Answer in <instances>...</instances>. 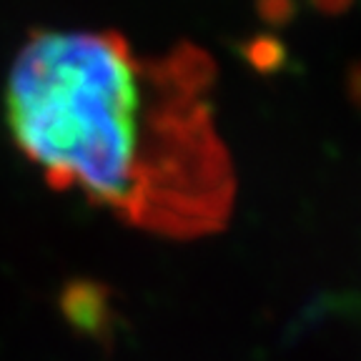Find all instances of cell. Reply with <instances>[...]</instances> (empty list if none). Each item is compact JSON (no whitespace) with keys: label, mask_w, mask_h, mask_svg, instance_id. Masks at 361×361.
I'll use <instances>...</instances> for the list:
<instances>
[{"label":"cell","mask_w":361,"mask_h":361,"mask_svg":"<svg viewBox=\"0 0 361 361\" xmlns=\"http://www.w3.org/2000/svg\"><path fill=\"white\" fill-rule=\"evenodd\" d=\"M211 75L193 45L141 58L113 30H40L8 75V126L56 188L148 231L198 236L224 224L233 198Z\"/></svg>","instance_id":"obj_1"},{"label":"cell","mask_w":361,"mask_h":361,"mask_svg":"<svg viewBox=\"0 0 361 361\" xmlns=\"http://www.w3.org/2000/svg\"><path fill=\"white\" fill-rule=\"evenodd\" d=\"M63 311L68 322L75 324L83 334H101L108 324V301L103 288L96 283H75L66 288Z\"/></svg>","instance_id":"obj_2"},{"label":"cell","mask_w":361,"mask_h":361,"mask_svg":"<svg viewBox=\"0 0 361 361\" xmlns=\"http://www.w3.org/2000/svg\"><path fill=\"white\" fill-rule=\"evenodd\" d=\"M243 56L251 66L259 71V73H274L279 68L283 66V45L279 43L276 38H271V35H256L246 43L243 48Z\"/></svg>","instance_id":"obj_3"},{"label":"cell","mask_w":361,"mask_h":361,"mask_svg":"<svg viewBox=\"0 0 361 361\" xmlns=\"http://www.w3.org/2000/svg\"><path fill=\"white\" fill-rule=\"evenodd\" d=\"M259 13L271 25L288 23L293 16V0H259Z\"/></svg>","instance_id":"obj_4"},{"label":"cell","mask_w":361,"mask_h":361,"mask_svg":"<svg viewBox=\"0 0 361 361\" xmlns=\"http://www.w3.org/2000/svg\"><path fill=\"white\" fill-rule=\"evenodd\" d=\"M311 3L324 13H341L351 6V0H311Z\"/></svg>","instance_id":"obj_5"},{"label":"cell","mask_w":361,"mask_h":361,"mask_svg":"<svg viewBox=\"0 0 361 361\" xmlns=\"http://www.w3.org/2000/svg\"><path fill=\"white\" fill-rule=\"evenodd\" d=\"M351 96L356 98V101L361 103V66L354 68V73H351Z\"/></svg>","instance_id":"obj_6"}]
</instances>
